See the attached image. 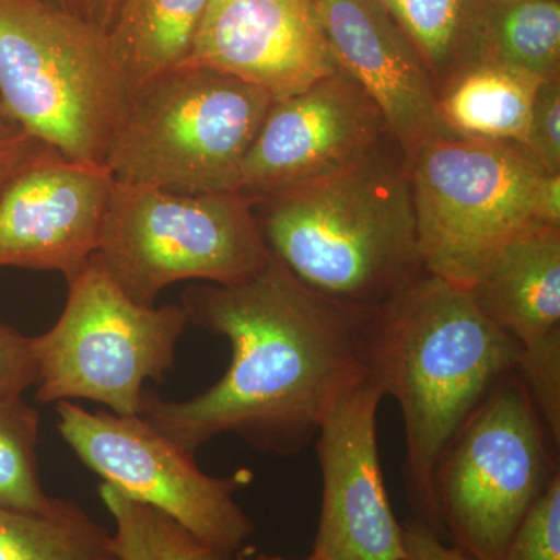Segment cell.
I'll use <instances>...</instances> for the list:
<instances>
[{
  "label": "cell",
  "mask_w": 560,
  "mask_h": 560,
  "mask_svg": "<svg viewBox=\"0 0 560 560\" xmlns=\"http://www.w3.org/2000/svg\"><path fill=\"white\" fill-rule=\"evenodd\" d=\"M180 307L190 324L230 341V368L187 400L145 388L139 416L194 455L223 434L257 452L296 455L335 400L370 375V313L326 300L272 256L237 285L189 287Z\"/></svg>",
  "instance_id": "obj_1"
},
{
  "label": "cell",
  "mask_w": 560,
  "mask_h": 560,
  "mask_svg": "<svg viewBox=\"0 0 560 560\" xmlns=\"http://www.w3.org/2000/svg\"><path fill=\"white\" fill-rule=\"evenodd\" d=\"M366 350L371 377L404 418L411 517L444 539L434 471L466 420L518 371L521 349L482 315L470 290L423 272L368 315Z\"/></svg>",
  "instance_id": "obj_2"
},
{
  "label": "cell",
  "mask_w": 560,
  "mask_h": 560,
  "mask_svg": "<svg viewBox=\"0 0 560 560\" xmlns=\"http://www.w3.org/2000/svg\"><path fill=\"white\" fill-rule=\"evenodd\" d=\"M272 257L341 307L371 313L423 270L410 161L394 138L335 173L253 200Z\"/></svg>",
  "instance_id": "obj_3"
},
{
  "label": "cell",
  "mask_w": 560,
  "mask_h": 560,
  "mask_svg": "<svg viewBox=\"0 0 560 560\" xmlns=\"http://www.w3.org/2000/svg\"><path fill=\"white\" fill-rule=\"evenodd\" d=\"M423 270L470 290L508 243L560 226V175L514 143L451 136L410 158Z\"/></svg>",
  "instance_id": "obj_4"
},
{
  "label": "cell",
  "mask_w": 560,
  "mask_h": 560,
  "mask_svg": "<svg viewBox=\"0 0 560 560\" xmlns=\"http://www.w3.org/2000/svg\"><path fill=\"white\" fill-rule=\"evenodd\" d=\"M130 91L102 28L47 0H0V114L70 160L105 167Z\"/></svg>",
  "instance_id": "obj_5"
},
{
  "label": "cell",
  "mask_w": 560,
  "mask_h": 560,
  "mask_svg": "<svg viewBox=\"0 0 560 560\" xmlns=\"http://www.w3.org/2000/svg\"><path fill=\"white\" fill-rule=\"evenodd\" d=\"M272 103L256 84L190 62L132 92L105 168L117 183L178 194L238 191Z\"/></svg>",
  "instance_id": "obj_6"
},
{
  "label": "cell",
  "mask_w": 560,
  "mask_h": 560,
  "mask_svg": "<svg viewBox=\"0 0 560 560\" xmlns=\"http://www.w3.org/2000/svg\"><path fill=\"white\" fill-rule=\"evenodd\" d=\"M95 254L114 282L142 305H154L162 291L183 280L237 285L271 259L245 195L178 194L117 180Z\"/></svg>",
  "instance_id": "obj_7"
},
{
  "label": "cell",
  "mask_w": 560,
  "mask_h": 560,
  "mask_svg": "<svg viewBox=\"0 0 560 560\" xmlns=\"http://www.w3.org/2000/svg\"><path fill=\"white\" fill-rule=\"evenodd\" d=\"M559 451L522 375L512 372L460 427L434 471L444 539L475 560H501L560 474Z\"/></svg>",
  "instance_id": "obj_8"
},
{
  "label": "cell",
  "mask_w": 560,
  "mask_h": 560,
  "mask_svg": "<svg viewBox=\"0 0 560 560\" xmlns=\"http://www.w3.org/2000/svg\"><path fill=\"white\" fill-rule=\"evenodd\" d=\"M50 330L33 337L36 400H91L139 416L145 383H162L190 320L180 305L138 304L114 282L97 254L72 280Z\"/></svg>",
  "instance_id": "obj_9"
},
{
  "label": "cell",
  "mask_w": 560,
  "mask_h": 560,
  "mask_svg": "<svg viewBox=\"0 0 560 560\" xmlns=\"http://www.w3.org/2000/svg\"><path fill=\"white\" fill-rule=\"evenodd\" d=\"M57 429L77 458L127 495L164 512L221 559L241 555L256 525L235 500L254 480L249 469L215 478L140 416L91 412L75 401L57 404Z\"/></svg>",
  "instance_id": "obj_10"
},
{
  "label": "cell",
  "mask_w": 560,
  "mask_h": 560,
  "mask_svg": "<svg viewBox=\"0 0 560 560\" xmlns=\"http://www.w3.org/2000/svg\"><path fill=\"white\" fill-rule=\"evenodd\" d=\"M385 394L374 378L341 394L316 433L323 506L312 555L324 560H401L404 539L378 453Z\"/></svg>",
  "instance_id": "obj_11"
},
{
  "label": "cell",
  "mask_w": 560,
  "mask_h": 560,
  "mask_svg": "<svg viewBox=\"0 0 560 560\" xmlns=\"http://www.w3.org/2000/svg\"><path fill=\"white\" fill-rule=\"evenodd\" d=\"M389 136L377 105L338 69L272 103L243 161L238 194L256 200L335 175Z\"/></svg>",
  "instance_id": "obj_12"
},
{
  "label": "cell",
  "mask_w": 560,
  "mask_h": 560,
  "mask_svg": "<svg viewBox=\"0 0 560 560\" xmlns=\"http://www.w3.org/2000/svg\"><path fill=\"white\" fill-rule=\"evenodd\" d=\"M113 183L103 165L40 143L0 191V270L75 278L97 253Z\"/></svg>",
  "instance_id": "obj_13"
},
{
  "label": "cell",
  "mask_w": 560,
  "mask_h": 560,
  "mask_svg": "<svg viewBox=\"0 0 560 560\" xmlns=\"http://www.w3.org/2000/svg\"><path fill=\"white\" fill-rule=\"evenodd\" d=\"M190 62L256 84L275 102L340 69L316 0H209Z\"/></svg>",
  "instance_id": "obj_14"
},
{
  "label": "cell",
  "mask_w": 560,
  "mask_h": 560,
  "mask_svg": "<svg viewBox=\"0 0 560 560\" xmlns=\"http://www.w3.org/2000/svg\"><path fill=\"white\" fill-rule=\"evenodd\" d=\"M470 293L521 349L518 374L560 445V226H540L508 243Z\"/></svg>",
  "instance_id": "obj_15"
},
{
  "label": "cell",
  "mask_w": 560,
  "mask_h": 560,
  "mask_svg": "<svg viewBox=\"0 0 560 560\" xmlns=\"http://www.w3.org/2000/svg\"><path fill=\"white\" fill-rule=\"evenodd\" d=\"M338 68L381 109L408 161L423 145L456 136L442 119L430 70L381 0H316Z\"/></svg>",
  "instance_id": "obj_16"
},
{
  "label": "cell",
  "mask_w": 560,
  "mask_h": 560,
  "mask_svg": "<svg viewBox=\"0 0 560 560\" xmlns=\"http://www.w3.org/2000/svg\"><path fill=\"white\" fill-rule=\"evenodd\" d=\"M209 0H124L106 32L130 95L189 65Z\"/></svg>",
  "instance_id": "obj_17"
},
{
  "label": "cell",
  "mask_w": 560,
  "mask_h": 560,
  "mask_svg": "<svg viewBox=\"0 0 560 560\" xmlns=\"http://www.w3.org/2000/svg\"><path fill=\"white\" fill-rule=\"evenodd\" d=\"M541 81L521 70L481 62L442 92V119L464 138L523 147Z\"/></svg>",
  "instance_id": "obj_18"
},
{
  "label": "cell",
  "mask_w": 560,
  "mask_h": 560,
  "mask_svg": "<svg viewBox=\"0 0 560 560\" xmlns=\"http://www.w3.org/2000/svg\"><path fill=\"white\" fill-rule=\"evenodd\" d=\"M430 70L438 97L480 65L482 0H381Z\"/></svg>",
  "instance_id": "obj_19"
},
{
  "label": "cell",
  "mask_w": 560,
  "mask_h": 560,
  "mask_svg": "<svg viewBox=\"0 0 560 560\" xmlns=\"http://www.w3.org/2000/svg\"><path fill=\"white\" fill-rule=\"evenodd\" d=\"M0 560H121L113 533L77 501L58 499L50 514L0 506Z\"/></svg>",
  "instance_id": "obj_20"
},
{
  "label": "cell",
  "mask_w": 560,
  "mask_h": 560,
  "mask_svg": "<svg viewBox=\"0 0 560 560\" xmlns=\"http://www.w3.org/2000/svg\"><path fill=\"white\" fill-rule=\"evenodd\" d=\"M481 62L521 70L540 80L559 75V0H514L482 25Z\"/></svg>",
  "instance_id": "obj_21"
},
{
  "label": "cell",
  "mask_w": 560,
  "mask_h": 560,
  "mask_svg": "<svg viewBox=\"0 0 560 560\" xmlns=\"http://www.w3.org/2000/svg\"><path fill=\"white\" fill-rule=\"evenodd\" d=\"M98 495L116 526L113 547L121 560H224L164 512L128 499L108 482L98 485Z\"/></svg>",
  "instance_id": "obj_22"
},
{
  "label": "cell",
  "mask_w": 560,
  "mask_h": 560,
  "mask_svg": "<svg viewBox=\"0 0 560 560\" xmlns=\"http://www.w3.org/2000/svg\"><path fill=\"white\" fill-rule=\"evenodd\" d=\"M40 416L27 401L0 400V506L50 514L58 497L47 495L39 478Z\"/></svg>",
  "instance_id": "obj_23"
},
{
  "label": "cell",
  "mask_w": 560,
  "mask_h": 560,
  "mask_svg": "<svg viewBox=\"0 0 560 560\" xmlns=\"http://www.w3.org/2000/svg\"><path fill=\"white\" fill-rule=\"evenodd\" d=\"M501 560H560V474L526 512Z\"/></svg>",
  "instance_id": "obj_24"
},
{
  "label": "cell",
  "mask_w": 560,
  "mask_h": 560,
  "mask_svg": "<svg viewBox=\"0 0 560 560\" xmlns=\"http://www.w3.org/2000/svg\"><path fill=\"white\" fill-rule=\"evenodd\" d=\"M523 149L548 175H560V77L541 81Z\"/></svg>",
  "instance_id": "obj_25"
},
{
  "label": "cell",
  "mask_w": 560,
  "mask_h": 560,
  "mask_svg": "<svg viewBox=\"0 0 560 560\" xmlns=\"http://www.w3.org/2000/svg\"><path fill=\"white\" fill-rule=\"evenodd\" d=\"M39 366L33 337L0 323V400L18 399L38 385Z\"/></svg>",
  "instance_id": "obj_26"
},
{
  "label": "cell",
  "mask_w": 560,
  "mask_h": 560,
  "mask_svg": "<svg viewBox=\"0 0 560 560\" xmlns=\"http://www.w3.org/2000/svg\"><path fill=\"white\" fill-rule=\"evenodd\" d=\"M404 558L401 560H475L431 530L425 523L411 517L401 525Z\"/></svg>",
  "instance_id": "obj_27"
},
{
  "label": "cell",
  "mask_w": 560,
  "mask_h": 560,
  "mask_svg": "<svg viewBox=\"0 0 560 560\" xmlns=\"http://www.w3.org/2000/svg\"><path fill=\"white\" fill-rule=\"evenodd\" d=\"M39 145L38 140L0 114V191Z\"/></svg>",
  "instance_id": "obj_28"
},
{
  "label": "cell",
  "mask_w": 560,
  "mask_h": 560,
  "mask_svg": "<svg viewBox=\"0 0 560 560\" xmlns=\"http://www.w3.org/2000/svg\"><path fill=\"white\" fill-rule=\"evenodd\" d=\"M79 20L108 32L124 0H47Z\"/></svg>",
  "instance_id": "obj_29"
},
{
  "label": "cell",
  "mask_w": 560,
  "mask_h": 560,
  "mask_svg": "<svg viewBox=\"0 0 560 560\" xmlns=\"http://www.w3.org/2000/svg\"><path fill=\"white\" fill-rule=\"evenodd\" d=\"M228 560H324L318 558V556L311 555L308 558L304 559H289V558H282V556H271V555H254V556H243L237 555L235 558L228 559Z\"/></svg>",
  "instance_id": "obj_30"
}]
</instances>
